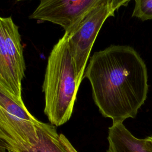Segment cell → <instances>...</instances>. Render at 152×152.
<instances>
[{"label":"cell","instance_id":"obj_15","mask_svg":"<svg viewBox=\"0 0 152 152\" xmlns=\"http://www.w3.org/2000/svg\"><path fill=\"white\" fill-rule=\"evenodd\" d=\"M8 152H12V151H10V150H8Z\"/></svg>","mask_w":152,"mask_h":152},{"label":"cell","instance_id":"obj_5","mask_svg":"<svg viewBox=\"0 0 152 152\" xmlns=\"http://www.w3.org/2000/svg\"><path fill=\"white\" fill-rule=\"evenodd\" d=\"M110 2L111 0H107L95 8L70 33H65L80 83L96 38L107 18L114 15L110 10Z\"/></svg>","mask_w":152,"mask_h":152},{"label":"cell","instance_id":"obj_10","mask_svg":"<svg viewBox=\"0 0 152 152\" xmlns=\"http://www.w3.org/2000/svg\"><path fill=\"white\" fill-rule=\"evenodd\" d=\"M59 139L64 147L68 152H78L69 140L62 134H59Z\"/></svg>","mask_w":152,"mask_h":152},{"label":"cell","instance_id":"obj_11","mask_svg":"<svg viewBox=\"0 0 152 152\" xmlns=\"http://www.w3.org/2000/svg\"><path fill=\"white\" fill-rule=\"evenodd\" d=\"M131 0H111L110 10L114 14V11L118 9L121 6L126 4Z\"/></svg>","mask_w":152,"mask_h":152},{"label":"cell","instance_id":"obj_2","mask_svg":"<svg viewBox=\"0 0 152 152\" xmlns=\"http://www.w3.org/2000/svg\"><path fill=\"white\" fill-rule=\"evenodd\" d=\"M80 84L64 33L48 56L42 85L44 113L50 124L59 126L69 120Z\"/></svg>","mask_w":152,"mask_h":152},{"label":"cell","instance_id":"obj_9","mask_svg":"<svg viewBox=\"0 0 152 152\" xmlns=\"http://www.w3.org/2000/svg\"><path fill=\"white\" fill-rule=\"evenodd\" d=\"M132 16L142 21L152 20V0H135Z\"/></svg>","mask_w":152,"mask_h":152},{"label":"cell","instance_id":"obj_13","mask_svg":"<svg viewBox=\"0 0 152 152\" xmlns=\"http://www.w3.org/2000/svg\"><path fill=\"white\" fill-rule=\"evenodd\" d=\"M147 138L150 141V142H151V144H152V136L148 137H147Z\"/></svg>","mask_w":152,"mask_h":152},{"label":"cell","instance_id":"obj_4","mask_svg":"<svg viewBox=\"0 0 152 152\" xmlns=\"http://www.w3.org/2000/svg\"><path fill=\"white\" fill-rule=\"evenodd\" d=\"M26 64L18 26L11 17L0 16V88L19 100Z\"/></svg>","mask_w":152,"mask_h":152},{"label":"cell","instance_id":"obj_1","mask_svg":"<svg viewBox=\"0 0 152 152\" xmlns=\"http://www.w3.org/2000/svg\"><path fill=\"white\" fill-rule=\"evenodd\" d=\"M84 77L90 81L100 112L113 124L134 118L147 99V67L131 46L112 45L94 53Z\"/></svg>","mask_w":152,"mask_h":152},{"label":"cell","instance_id":"obj_6","mask_svg":"<svg viewBox=\"0 0 152 152\" xmlns=\"http://www.w3.org/2000/svg\"><path fill=\"white\" fill-rule=\"evenodd\" d=\"M31 19L49 21L70 33L93 10L107 0H39Z\"/></svg>","mask_w":152,"mask_h":152},{"label":"cell","instance_id":"obj_7","mask_svg":"<svg viewBox=\"0 0 152 152\" xmlns=\"http://www.w3.org/2000/svg\"><path fill=\"white\" fill-rule=\"evenodd\" d=\"M107 152H152V144L146 138L134 137L123 123L113 124L108 129Z\"/></svg>","mask_w":152,"mask_h":152},{"label":"cell","instance_id":"obj_12","mask_svg":"<svg viewBox=\"0 0 152 152\" xmlns=\"http://www.w3.org/2000/svg\"><path fill=\"white\" fill-rule=\"evenodd\" d=\"M0 152H8V151L6 148H5L2 145V146H0Z\"/></svg>","mask_w":152,"mask_h":152},{"label":"cell","instance_id":"obj_3","mask_svg":"<svg viewBox=\"0 0 152 152\" xmlns=\"http://www.w3.org/2000/svg\"><path fill=\"white\" fill-rule=\"evenodd\" d=\"M39 122L23 100L0 88V141L3 147L10 150L37 145Z\"/></svg>","mask_w":152,"mask_h":152},{"label":"cell","instance_id":"obj_8","mask_svg":"<svg viewBox=\"0 0 152 152\" xmlns=\"http://www.w3.org/2000/svg\"><path fill=\"white\" fill-rule=\"evenodd\" d=\"M37 132L39 140L35 146L8 150L12 152H68L61 142L55 126L39 121Z\"/></svg>","mask_w":152,"mask_h":152},{"label":"cell","instance_id":"obj_14","mask_svg":"<svg viewBox=\"0 0 152 152\" xmlns=\"http://www.w3.org/2000/svg\"><path fill=\"white\" fill-rule=\"evenodd\" d=\"M17 1H23V0H16Z\"/></svg>","mask_w":152,"mask_h":152}]
</instances>
